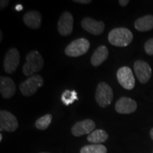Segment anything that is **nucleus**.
<instances>
[{
	"instance_id": "a211bd4d",
	"label": "nucleus",
	"mask_w": 153,
	"mask_h": 153,
	"mask_svg": "<svg viewBox=\"0 0 153 153\" xmlns=\"http://www.w3.org/2000/svg\"><path fill=\"white\" fill-rule=\"evenodd\" d=\"M108 137V135L106 131L101 129H97L88 135L87 140L93 144H100L106 141Z\"/></svg>"
},
{
	"instance_id": "9d476101",
	"label": "nucleus",
	"mask_w": 153,
	"mask_h": 153,
	"mask_svg": "<svg viewBox=\"0 0 153 153\" xmlns=\"http://www.w3.org/2000/svg\"><path fill=\"white\" fill-rule=\"evenodd\" d=\"M74 19L72 15L68 11H65L61 15L57 24V29L61 36H68L73 30Z\"/></svg>"
},
{
	"instance_id": "4468645a",
	"label": "nucleus",
	"mask_w": 153,
	"mask_h": 153,
	"mask_svg": "<svg viewBox=\"0 0 153 153\" xmlns=\"http://www.w3.org/2000/svg\"><path fill=\"white\" fill-rule=\"evenodd\" d=\"M16 85L10 77L1 76L0 78V91L4 99H10L14 95Z\"/></svg>"
},
{
	"instance_id": "393cba45",
	"label": "nucleus",
	"mask_w": 153,
	"mask_h": 153,
	"mask_svg": "<svg viewBox=\"0 0 153 153\" xmlns=\"http://www.w3.org/2000/svg\"><path fill=\"white\" fill-rule=\"evenodd\" d=\"M118 2H119L120 5L122 6V7H126V5H128V4L130 1L128 0H120Z\"/></svg>"
},
{
	"instance_id": "423d86ee",
	"label": "nucleus",
	"mask_w": 153,
	"mask_h": 153,
	"mask_svg": "<svg viewBox=\"0 0 153 153\" xmlns=\"http://www.w3.org/2000/svg\"><path fill=\"white\" fill-rule=\"evenodd\" d=\"M19 123L16 116L5 110L0 111V131L11 133L18 128Z\"/></svg>"
},
{
	"instance_id": "2eb2a0df",
	"label": "nucleus",
	"mask_w": 153,
	"mask_h": 153,
	"mask_svg": "<svg viewBox=\"0 0 153 153\" xmlns=\"http://www.w3.org/2000/svg\"><path fill=\"white\" fill-rule=\"evenodd\" d=\"M23 20L28 27L32 29H38L41 25L42 16L41 13L37 11H30L24 14Z\"/></svg>"
},
{
	"instance_id": "dca6fc26",
	"label": "nucleus",
	"mask_w": 153,
	"mask_h": 153,
	"mask_svg": "<svg viewBox=\"0 0 153 153\" xmlns=\"http://www.w3.org/2000/svg\"><path fill=\"white\" fill-rule=\"evenodd\" d=\"M108 57V50L105 45H101L94 51L91 57V65L95 67L102 64Z\"/></svg>"
},
{
	"instance_id": "1a4fd4ad",
	"label": "nucleus",
	"mask_w": 153,
	"mask_h": 153,
	"mask_svg": "<svg viewBox=\"0 0 153 153\" xmlns=\"http://www.w3.org/2000/svg\"><path fill=\"white\" fill-rule=\"evenodd\" d=\"M134 71L139 82L147 83L152 76V69L148 62L143 60H137L134 63Z\"/></svg>"
},
{
	"instance_id": "9b49d317",
	"label": "nucleus",
	"mask_w": 153,
	"mask_h": 153,
	"mask_svg": "<svg viewBox=\"0 0 153 153\" xmlns=\"http://www.w3.org/2000/svg\"><path fill=\"white\" fill-rule=\"evenodd\" d=\"M96 124L94 120L91 119H85L82 121L76 122L72 126L71 132L75 137H79L86 134H90L95 128Z\"/></svg>"
},
{
	"instance_id": "c756f323",
	"label": "nucleus",
	"mask_w": 153,
	"mask_h": 153,
	"mask_svg": "<svg viewBox=\"0 0 153 153\" xmlns=\"http://www.w3.org/2000/svg\"><path fill=\"white\" fill-rule=\"evenodd\" d=\"M40 153H49V152H40Z\"/></svg>"
},
{
	"instance_id": "a878e982",
	"label": "nucleus",
	"mask_w": 153,
	"mask_h": 153,
	"mask_svg": "<svg viewBox=\"0 0 153 153\" xmlns=\"http://www.w3.org/2000/svg\"><path fill=\"white\" fill-rule=\"evenodd\" d=\"M15 9L17 11H20L23 10V6L22 4H17L16 7H15Z\"/></svg>"
},
{
	"instance_id": "7ed1b4c3",
	"label": "nucleus",
	"mask_w": 153,
	"mask_h": 153,
	"mask_svg": "<svg viewBox=\"0 0 153 153\" xmlns=\"http://www.w3.org/2000/svg\"><path fill=\"white\" fill-rule=\"evenodd\" d=\"M114 98L112 89L106 82H100L97 86L95 99L99 106L105 108L109 106Z\"/></svg>"
},
{
	"instance_id": "20e7f679",
	"label": "nucleus",
	"mask_w": 153,
	"mask_h": 153,
	"mask_svg": "<svg viewBox=\"0 0 153 153\" xmlns=\"http://www.w3.org/2000/svg\"><path fill=\"white\" fill-rule=\"evenodd\" d=\"M90 46V43L86 38H81L74 40L65 48V53L68 56L79 57L85 55Z\"/></svg>"
},
{
	"instance_id": "f8f14e48",
	"label": "nucleus",
	"mask_w": 153,
	"mask_h": 153,
	"mask_svg": "<svg viewBox=\"0 0 153 153\" xmlns=\"http://www.w3.org/2000/svg\"><path fill=\"white\" fill-rule=\"evenodd\" d=\"M137 103L128 97H121L116 101L115 109L118 114H129L135 112L137 109Z\"/></svg>"
},
{
	"instance_id": "4be33fe9",
	"label": "nucleus",
	"mask_w": 153,
	"mask_h": 153,
	"mask_svg": "<svg viewBox=\"0 0 153 153\" xmlns=\"http://www.w3.org/2000/svg\"><path fill=\"white\" fill-rule=\"evenodd\" d=\"M145 51L149 55H153V38L148 40L145 44Z\"/></svg>"
},
{
	"instance_id": "f257e3e1",
	"label": "nucleus",
	"mask_w": 153,
	"mask_h": 153,
	"mask_svg": "<svg viewBox=\"0 0 153 153\" xmlns=\"http://www.w3.org/2000/svg\"><path fill=\"white\" fill-rule=\"evenodd\" d=\"M108 41L111 45L117 47H126L133 41L132 32L126 28H116L108 33Z\"/></svg>"
},
{
	"instance_id": "c85d7f7f",
	"label": "nucleus",
	"mask_w": 153,
	"mask_h": 153,
	"mask_svg": "<svg viewBox=\"0 0 153 153\" xmlns=\"http://www.w3.org/2000/svg\"><path fill=\"white\" fill-rule=\"evenodd\" d=\"M2 140V134H0V142H1Z\"/></svg>"
},
{
	"instance_id": "bb28decb",
	"label": "nucleus",
	"mask_w": 153,
	"mask_h": 153,
	"mask_svg": "<svg viewBox=\"0 0 153 153\" xmlns=\"http://www.w3.org/2000/svg\"><path fill=\"white\" fill-rule=\"evenodd\" d=\"M150 134V137H151V138H152V139L153 140V128H152V129H151Z\"/></svg>"
},
{
	"instance_id": "412c9836",
	"label": "nucleus",
	"mask_w": 153,
	"mask_h": 153,
	"mask_svg": "<svg viewBox=\"0 0 153 153\" xmlns=\"http://www.w3.org/2000/svg\"><path fill=\"white\" fill-rule=\"evenodd\" d=\"M53 119V116L51 114H46L45 116L39 118L36 121V127L39 130H45L48 128Z\"/></svg>"
},
{
	"instance_id": "0eeeda50",
	"label": "nucleus",
	"mask_w": 153,
	"mask_h": 153,
	"mask_svg": "<svg viewBox=\"0 0 153 153\" xmlns=\"http://www.w3.org/2000/svg\"><path fill=\"white\" fill-rule=\"evenodd\" d=\"M117 79L124 89L131 90L135 87V80L133 76V71L128 67H122L118 70Z\"/></svg>"
},
{
	"instance_id": "f03ea898",
	"label": "nucleus",
	"mask_w": 153,
	"mask_h": 153,
	"mask_svg": "<svg viewBox=\"0 0 153 153\" xmlns=\"http://www.w3.org/2000/svg\"><path fill=\"white\" fill-rule=\"evenodd\" d=\"M44 61L38 51H33L26 55V62L23 66V72L25 75L31 76L43 68Z\"/></svg>"
},
{
	"instance_id": "f3484780",
	"label": "nucleus",
	"mask_w": 153,
	"mask_h": 153,
	"mask_svg": "<svg viewBox=\"0 0 153 153\" xmlns=\"http://www.w3.org/2000/svg\"><path fill=\"white\" fill-rule=\"evenodd\" d=\"M135 28L141 32L148 31L153 28V16H146L137 19L135 22Z\"/></svg>"
},
{
	"instance_id": "6ab92c4d",
	"label": "nucleus",
	"mask_w": 153,
	"mask_h": 153,
	"mask_svg": "<svg viewBox=\"0 0 153 153\" xmlns=\"http://www.w3.org/2000/svg\"><path fill=\"white\" fill-rule=\"evenodd\" d=\"M80 153H107V148L100 144L88 145L80 150Z\"/></svg>"
},
{
	"instance_id": "b1692460",
	"label": "nucleus",
	"mask_w": 153,
	"mask_h": 153,
	"mask_svg": "<svg viewBox=\"0 0 153 153\" xmlns=\"http://www.w3.org/2000/svg\"><path fill=\"white\" fill-rule=\"evenodd\" d=\"M73 1L79 4H90L91 2V0H74Z\"/></svg>"
},
{
	"instance_id": "39448f33",
	"label": "nucleus",
	"mask_w": 153,
	"mask_h": 153,
	"mask_svg": "<svg viewBox=\"0 0 153 153\" xmlns=\"http://www.w3.org/2000/svg\"><path fill=\"white\" fill-rule=\"evenodd\" d=\"M43 85V79L38 74L30 76L19 86L21 92L26 97L33 95L40 87Z\"/></svg>"
},
{
	"instance_id": "aec40b11",
	"label": "nucleus",
	"mask_w": 153,
	"mask_h": 153,
	"mask_svg": "<svg viewBox=\"0 0 153 153\" xmlns=\"http://www.w3.org/2000/svg\"><path fill=\"white\" fill-rule=\"evenodd\" d=\"M61 100L65 106H69L74 101L78 100L77 93L74 90H65L61 96Z\"/></svg>"
},
{
	"instance_id": "5701e85b",
	"label": "nucleus",
	"mask_w": 153,
	"mask_h": 153,
	"mask_svg": "<svg viewBox=\"0 0 153 153\" xmlns=\"http://www.w3.org/2000/svg\"><path fill=\"white\" fill-rule=\"evenodd\" d=\"M9 1H8V0H1L0 1V8H1V10H3L9 5Z\"/></svg>"
},
{
	"instance_id": "cd10ccee",
	"label": "nucleus",
	"mask_w": 153,
	"mask_h": 153,
	"mask_svg": "<svg viewBox=\"0 0 153 153\" xmlns=\"http://www.w3.org/2000/svg\"><path fill=\"white\" fill-rule=\"evenodd\" d=\"M2 41V32H0V41Z\"/></svg>"
},
{
	"instance_id": "6e6552de",
	"label": "nucleus",
	"mask_w": 153,
	"mask_h": 153,
	"mask_svg": "<svg viewBox=\"0 0 153 153\" xmlns=\"http://www.w3.org/2000/svg\"><path fill=\"white\" fill-rule=\"evenodd\" d=\"M20 62V54L16 48H11L7 53L4 60V68L7 73L11 74L16 71Z\"/></svg>"
},
{
	"instance_id": "ddd939ff",
	"label": "nucleus",
	"mask_w": 153,
	"mask_h": 153,
	"mask_svg": "<svg viewBox=\"0 0 153 153\" xmlns=\"http://www.w3.org/2000/svg\"><path fill=\"white\" fill-rule=\"evenodd\" d=\"M82 26L86 31L94 36H99L104 32L105 25L101 21L97 22L94 19L87 17L82 21Z\"/></svg>"
}]
</instances>
